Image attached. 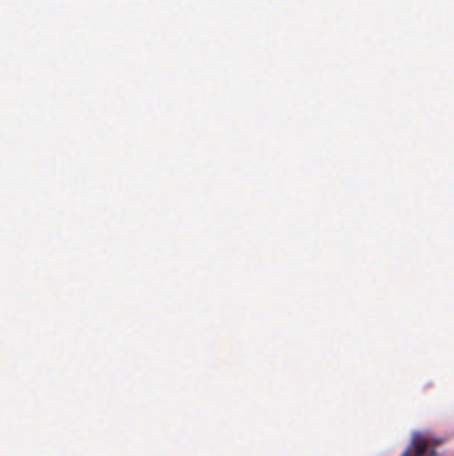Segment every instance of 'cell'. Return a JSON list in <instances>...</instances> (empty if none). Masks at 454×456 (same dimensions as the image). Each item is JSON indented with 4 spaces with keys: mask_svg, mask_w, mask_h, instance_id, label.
Returning <instances> with one entry per match:
<instances>
[{
    "mask_svg": "<svg viewBox=\"0 0 454 456\" xmlns=\"http://www.w3.org/2000/svg\"><path fill=\"white\" fill-rule=\"evenodd\" d=\"M436 448H439V441L436 439L427 435H414L403 456H434Z\"/></svg>",
    "mask_w": 454,
    "mask_h": 456,
    "instance_id": "6da1fadb",
    "label": "cell"
}]
</instances>
